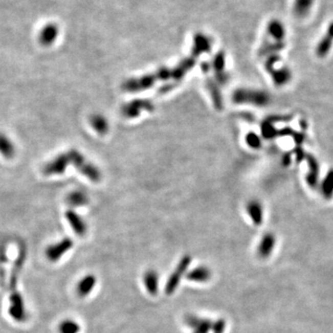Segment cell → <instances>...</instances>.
Instances as JSON below:
<instances>
[{"mask_svg": "<svg viewBox=\"0 0 333 333\" xmlns=\"http://www.w3.org/2000/svg\"><path fill=\"white\" fill-rule=\"evenodd\" d=\"M191 261H192V257L188 256V255L184 256L181 258L179 264L177 265L176 269L172 271V273L169 276L168 281L166 283L165 292H166L167 295H172L175 293V291L177 290V288H178L180 282L183 279L184 274L187 273L189 265L191 264Z\"/></svg>", "mask_w": 333, "mask_h": 333, "instance_id": "3957f363", "label": "cell"}, {"mask_svg": "<svg viewBox=\"0 0 333 333\" xmlns=\"http://www.w3.org/2000/svg\"><path fill=\"white\" fill-rule=\"evenodd\" d=\"M247 212L249 217H251L252 221L254 224L259 226L263 222L264 218V213H263V208L259 202L257 201H251L250 203L247 205Z\"/></svg>", "mask_w": 333, "mask_h": 333, "instance_id": "d6986e66", "label": "cell"}, {"mask_svg": "<svg viewBox=\"0 0 333 333\" xmlns=\"http://www.w3.org/2000/svg\"><path fill=\"white\" fill-rule=\"evenodd\" d=\"M69 151L71 154L72 165L75 167V169H77L80 173H82L87 179L94 183H98L101 180V172L99 171V169L89 160H87L86 158L81 152L75 149Z\"/></svg>", "mask_w": 333, "mask_h": 333, "instance_id": "7a4b0ae2", "label": "cell"}, {"mask_svg": "<svg viewBox=\"0 0 333 333\" xmlns=\"http://www.w3.org/2000/svg\"><path fill=\"white\" fill-rule=\"evenodd\" d=\"M73 246V241L70 238H65L62 241H58L54 246L49 247L47 250V256L49 260L56 262L59 260L63 255H65Z\"/></svg>", "mask_w": 333, "mask_h": 333, "instance_id": "52a82bcc", "label": "cell"}, {"mask_svg": "<svg viewBox=\"0 0 333 333\" xmlns=\"http://www.w3.org/2000/svg\"><path fill=\"white\" fill-rule=\"evenodd\" d=\"M0 154L6 160L13 159L16 154V146L13 141L4 132L0 131Z\"/></svg>", "mask_w": 333, "mask_h": 333, "instance_id": "5bb4252c", "label": "cell"}, {"mask_svg": "<svg viewBox=\"0 0 333 333\" xmlns=\"http://www.w3.org/2000/svg\"><path fill=\"white\" fill-rule=\"evenodd\" d=\"M153 108L154 106L151 102L146 100H136L124 106L122 111L126 117L132 118V117L138 116L142 110H153Z\"/></svg>", "mask_w": 333, "mask_h": 333, "instance_id": "4fadbf2b", "label": "cell"}, {"mask_svg": "<svg viewBox=\"0 0 333 333\" xmlns=\"http://www.w3.org/2000/svg\"><path fill=\"white\" fill-rule=\"evenodd\" d=\"M276 241V236L273 233L268 232L264 234L257 247L258 256L263 259L270 257L273 253V250L275 249Z\"/></svg>", "mask_w": 333, "mask_h": 333, "instance_id": "30bf717a", "label": "cell"}, {"mask_svg": "<svg viewBox=\"0 0 333 333\" xmlns=\"http://www.w3.org/2000/svg\"><path fill=\"white\" fill-rule=\"evenodd\" d=\"M10 315L18 322H23L26 319L25 301L23 296L16 291L12 293L10 297Z\"/></svg>", "mask_w": 333, "mask_h": 333, "instance_id": "8992f818", "label": "cell"}, {"mask_svg": "<svg viewBox=\"0 0 333 333\" xmlns=\"http://www.w3.org/2000/svg\"><path fill=\"white\" fill-rule=\"evenodd\" d=\"M185 323L193 330V333H209L212 329L213 322L208 319L190 315L185 318Z\"/></svg>", "mask_w": 333, "mask_h": 333, "instance_id": "9c48e42d", "label": "cell"}, {"mask_svg": "<svg viewBox=\"0 0 333 333\" xmlns=\"http://www.w3.org/2000/svg\"><path fill=\"white\" fill-rule=\"evenodd\" d=\"M262 132H263V136L269 139L273 138L276 136L275 128L272 126V124L267 122V121L262 126Z\"/></svg>", "mask_w": 333, "mask_h": 333, "instance_id": "f1b7e54d", "label": "cell"}, {"mask_svg": "<svg viewBox=\"0 0 333 333\" xmlns=\"http://www.w3.org/2000/svg\"><path fill=\"white\" fill-rule=\"evenodd\" d=\"M321 191L322 195L326 199H331L333 197V169H329L325 176L321 185Z\"/></svg>", "mask_w": 333, "mask_h": 333, "instance_id": "cb8c5ba5", "label": "cell"}, {"mask_svg": "<svg viewBox=\"0 0 333 333\" xmlns=\"http://www.w3.org/2000/svg\"><path fill=\"white\" fill-rule=\"evenodd\" d=\"M247 142L248 145L256 149L261 146L260 138L255 132H249V135L247 136Z\"/></svg>", "mask_w": 333, "mask_h": 333, "instance_id": "4316f807", "label": "cell"}, {"mask_svg": "<svg viewBox=\"0 0 333 333\" xmlns=\"http://www.w3.org/2000/svg\"><path fill=\"white\" fill-rule=\"evenodd\" d=\"M307 162H308L309 172L306 176V181L310 187L314 188L318 184V177L319 174V166L317 160L313 156H307Z\"/></svg>", "mask_w": 333, "mask_h": 333, "instance_id": "e0dca14e", "label": "cell"}, {"mask_svg": "<svg viewBox=\"0 0 333 333\" xmlns=\"http://www.w3.org/2000/svg\"><path fill=\"white\" fill-rule=\"evenodd\" d=\"M315 0H295L294 2V13L298 18H304L308 14Z\"/></svg>", "mask_w": 333, "mask_h": 333, "instance_id": "44dd1931", "label": "cell"}, {"mask_svg": "<svg viewBox=\"0 0 333 333\" xmlns=\"http://www.w3.org/2000/svg\"><path fill=\"white\" fill-rule=\"evenodd\" d=\"M88 196L86 193H83L82 191H74L72 192L67 197L68 203L72 207H81L84 206L88 203Z\"/></svg>", "mask_w": 333, "mask_h": 333, "instance_id": "603a6c76", "label": "cell"}, {"mask_svg": "<svg viewBox=\"0 0 333 333\" xmlns=\"http://www.w3.org/2000/svg\"><path fill=\"white\" fill-rule=\"evenodd\" d=\"M144 284L149 295H158L160 287V277L158 272L152 270L146 271L144 275Z\"/></svg>", "mask_w": 333, "mask_h": 333, "instance_id": "2e32d148", "label": "cell"}, {"mask_svg": "<svg viewBox=\"0 0 333 333\" xmlns=\"http://www.w3.org/2000/svg\"><path fill=\"white\" fill-rule=\"evenodd\" d=\"M80 329H81L80 325L72 319L63 321L59 326L60 333H79Z\"/></svg>", "mask_w": 333, "mask_h": 333, "instance_id": "484cf974", "label": "cell"}, {"mask_svg": "<svg viewBox=\"0 0 333 333\" xmlns=\"http://www.w3.org/2000/svg\"><path fill=\"white\" fill-rule=\"evenodd\" d=\"M90 123L93 129L99 135H105L108 130L107 121L101 115H93L90 119Z\"/></svg>", "mask_w": 333, "mask_h": 333, "instance_id": "7402d4cb", "label": "cell"}, {"mask_svg": "<svg viewBox=\"0 0 333 333\" xmlns=\"http://www.w3.org/2000/svg\"><path fill=\"white\" fill-rule=\"evenodd\" d=\"M97 284V278L94 275H87L80 280L77 286L78 295L81 297H85L90 295Z\"/></svg>", "mask_w": 333, "mask_h": 333, "instance_id": "ac0fdd59", "label": "cell"}, {"mask_svg": "<svg viewBox=\"0 0 333 333\" xmlns=\"http://www.w3.org/2000/svg\"><path fill=\"white\" fill-rule=\"evenodd\" d=\"M226 329V320L219 319L213 322L212 333H224Z\"/></svg>", "mask_w": 333, "mask_h": 333, "instance_id": "83f0119b", "label": "cell"}, {"mask_svg": "<svg viewBox=\"0 0 333 333\" xmlns=\"http://www.w3.org/2000/svg\"><path fill=\"white\" fill-rule=\"evenodd\" d=\"M233 100L236 103H249L256 106H265L270 101L268 94L256 90H238L233 95Z\"/></svg>", "mask_w": 333, "mask_h": 333, "instance_id": "5b68a950", "label": "cell"}, {"mask_svg": "<svg viewBox=\"0 0 333 333\" xmlns=\"http://www.w3.org/2000/svg\"><path fill=\"white\" fill-rule=\"evenodd\" d=\"M268 33L276 41H284V25L279 19H272L268 26Z\"/></svg>", "mask_w": 333, "mask_h": 333, "instance_id": "ffe728a7", "label": "cell"}, {"mask_svg": "<svg viewBox=\"0 0 333 333\" xmlns=\"http://www.w3.org/2000/svg\"><path fill=\"white\" fill-rule=\"evenodd\" d=\"M59 29L56 24H48L43 26L39 33L38 41L43 47L49 48L53 46V43L58 39Z\"/></svg>", "mask_w": 333, "mask_h": 333, "instance_id": "ba28073f", "label": "cell"}, {"mask_svg": "<svg viewBox=\"0 0 333 333\" xmlns=\"http://www.w3.org/2000/svg\"><path fill=\"white\" fill-rule=\"evenodd\" d=\"M195 54L192 57L186 58L184 61L180 63L179 66L174 69H160L157 73H152L149 75H145L143 77L130 79L124 82L123 89L128 92H138L143 91L146 88H149L159 80H168V79H176L179 80L184 77L187 72L193 68L195 64Z\"/></svg>", "mask_w": 333, "mask_h": 333, "instance_id": "6da1fadb", "label": "cell"}, {"mask_svg": "<svg viewBox=\"0 0 333 333\" xmlns=\"http://www.w3.org/2000/svg\"><path fill=\"white\" fill-rule=\"evenodd\" d=\"M224 66H225V58L222 53L217 54L214 61V68L216 70V77L219 82H225L226 75L224 74Z\"/></svg>", "mask_w": 333, "mask_h": 333, "instance_id": "d4e9b609", "label": "cell"}, {"mask_svg": "<svg viewBox=\"0 0 333 333\" xmlns=\"http://www.w3.org/2000/svg\"><path fill=\"white\" fill-rule=\"evenodd\" d=\"M211 271L207 267H197L186 273V279L194 282H207L211 279Z\"/></svg>", "mask_w": 333, "mask_h": 333, "instance_id": "9a60e30c", "label": "cell"}, {"mask_svg": "<svg viewBox=\"0 0 333 333\" xmlns=\"http://www.w3.org/2000/svg\"><path fill=\"white\" fill-rule=\"evenodd\" d=\"M333 45V21L328 25L327 34L324 35L321 40L319 41L317 48H316V54L319 56V58H324L326 57L330 49L332 48Z\"/></svg>", "mask_w": 333, "mask_h": 333, "instance_id": "8fae6325", "label": "cell"}, {"mask_svg": "<svg viewBox=\"0 0 333 333\" xmlns=\"http://www.w3.org/2000/svg\"><path fill=\"white\" fill-rule=\"evenodd\" d=\"M71 165H72L71 154H70V151H67L58 154L54 159L49 160V162H47V164L43 166L42 171L46 176L61 175L67 170L69 166Z\"/></svg>", "mask_w": 333, "mask_h": 333, "instance_id": "277c9868", "label": "cell"}, {"mask_svg": "<svg viewBox=\"0 0 333 333\" xmlns=\"http://www.w3.org/2000/svg\"><path fill=\"white\" fill-rule=\"evenodd\" d=\"M65 217L67 218L71 227L73 228V232H75L76 234L82 236L86 233V224L78 213L72 209H69L68 211L65 213Z\"/></svg>", "mask_w": 333, "mask_h": 333, "instance_id": "7c38bea8", "label": "cell"}]
</instances>
